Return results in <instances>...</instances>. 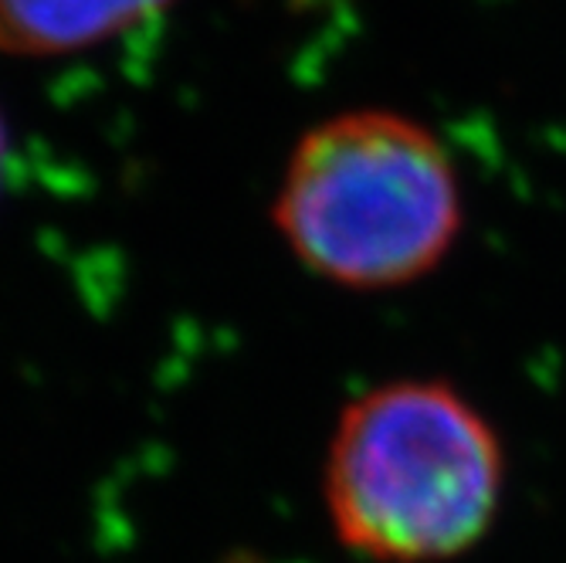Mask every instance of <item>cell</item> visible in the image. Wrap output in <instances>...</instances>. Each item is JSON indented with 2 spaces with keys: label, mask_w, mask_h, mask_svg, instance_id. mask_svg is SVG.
Listing matches in <instances>:
<instances>
[{
  "label": "cell",
  "mask_w": 566,
  "mask_h": 563,
  "mask_svg": "<svg viewBox=\"0 0 566 563\" xmlns=\"http://www.w3.org/2000/svg\"><path fill=\"white\" fill-rule=\"evenodd\" d=\"M502 496L492 425L441 380H394L353 400L329 441L339 540L380 563H434L485 536Z\"/></svg>",
  "instance_id": "6da1fadb"
},
{
  "label": "cell",
  "mask_w": 566,
  "mask_h": 563,
  "mask_svg": "<svg viewBox=\"0 0 566 563\" xmlns=\"http://www.w3.org/2000/svg\"><path fill=\"white\" fill-rule=\"evenodd\" d=\"M275 225L319 279L346 289L407 285L458 238V177L421 123L387 110L339 113L298 139Z\"/></svg>",
  "instance_id": "7a4b0ae2"
},
{
  "label": "cell",
  "mask_w": 566,
  "mask_h": 563,
  "mask_svg": "<svg viewBox=\"0 0 566 563\" xmlns=\"http://www.w3.org/2000/svg\"><path fill=\"white\" fill-rule=\"evenodd\" d=\"M174 0H0V51L11 59H59L113 41Z\"/></svg>",
  "instance_id": "3957f363"
},
{
  "label": "cell",
  "mask_w": 566,
  "mask_h": 563,
  "mask_svg": "<svg viewBox=\"0 0 566 563\" xmlns=\"http://www.w3.org/2000/svg\"><path fill=\"white\" fill-rule=\"evenodd\" d=\"M4 157H8V126L4 116H0V174H4Z\"/></svg>",
  "instance_id": "277c9868"
}]
</instances>
